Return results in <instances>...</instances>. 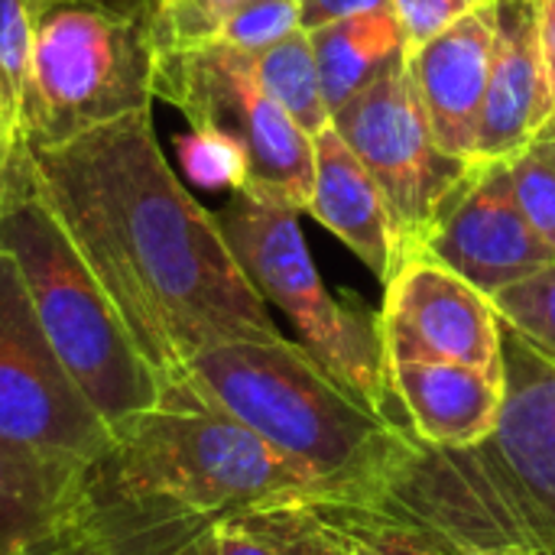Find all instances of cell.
Here are the masks:
<instances>
[{"label": "cell", "mask_w": 555, "mask_h": 555, "mask_svg": "<svg viewBox=\"0 0 555 555\" xmlns=\"http://www.w3.org/2000/svg\"><path fill=\"white\" fill-rule=\"evenodd\" d=\"M94 465L0 436V555H29L75 530Z\"/></svg>", "instance_id": "15"}, {"label": "cell", "mask_w": 555, "mask_h": 555, "mask_svg": "<svg viewBox=\"0 0 555 555\" xmlns=\"http://www.w3.org/2000/svg\"><path fill=\"white\" fill-rule=\"evenodd\" d=\"M241 3L244 0H163L150 16L156 49L172 52L215 39Z\"/></svg>", "instance_id": "27"}, {"label": "cell", "mask_w": 555, "mask_h": 555, "mask_svg": "<svg viewBox=\"0 0 555 555\" xmlns=\"http://www.w3.org/2000/svg\"><path fill=\"white\" fill-rule=\"evenodd\" d=\"M481 555H553V553H481Z\"/></svg>", "instance_id": "36"}, {"label": "cell", "mask_w": 555, "mask_h": 555, "mask_svg": "<svg viewBox=\"0 0 555 555\" xmlns=\"http://www.w3.org/2000/svg\"><path fill=\"white\" fill-rule=\"evenodd\" d=\"M81 524L107 555H221L218 517L120 485L94 465Z\"/></svg>", "instance_id": "18"}, {"label": "cell", "mask_w": 555, "mask_h": 555, "mask_svg": "<svg viewBox=\"0 0 555 555\" xmlns=\"http://www.w3.org/2000/svg\"><path fill=\"white\" fill-rule=\"evenodd\" d=\"M221 555H348L315 501H289L218 520Z\"/></svg>", "instance_id": "20"}, {"label": "cell", "mask_w": 555, "mask_h": 555, "mask_svg": "<svg viewBox=\"0 0 555 555\" xmlns=\"http://www.w3.org/2000/svg\"><path fill=\"white\" fill-rule=\"evenodd\" d=\"M387 3L403 29L406 55L433 42L436 36L452 29L462 16L481 7V0H387Z\"/></svg>", "instance_id": "29"}, {"label": "cell", "mask_w": 555, "mask_h": 555, "mask_svg": "<svg viewBox=\"0 0 555 555\" xmlns=\"http://www.w3.org/2000/svg\"><path fill=\"white\" fill-rule=\"evenodd\" d=\"M550 130H553V133H555V117H553V124H550Z\"/></svg>", "instance_id": "37"}, {"label": "cell", "mask_w": 555, "mask_h": 555, "mask_svg": "<svg viewBox=\"0 0 555 555\" xmlns=\"http://www.w3.org/2000/svg\"><path fill=\"white\" fill-rule=\"evenodd\" d=\"M260 88L309 133H322L332 124V107L322 91V75L306 29H296L283 42L250 55Z\"/></svg>", "instance_id": "21"}, {"label": "cell", "mask_w": 555, "mask_h": 555, "mask_svg": "<svg viewBox=\"0 0 555 555\" xmlns=\"http://www.w3.org/2000/svg\"><path fill=\"white\" fill-rule=\"evenodd\" d=\"M380 338L387 364H468L504 374L501 319L468 280L410 254L384 283Z\"/></svg>", "instance_id": "12"}, {"label": "cell", "mask_w": 555, "mask_h": 555, "mask_svg": "<svg viewBox=\"0 0 555 555\" xmlns=\"http://www.w3.org/2000/svg\"><path fill=\"white\" fill-rule=\"evenodd\" d=\"M332 127L380 185L393 218L400 263L420 247L439 205L472 163L452 159L436 143L406 55L397 59L374 85L341 104L332 114Z\"/></svg>", "instance_id": "9"}, {"label": "cell", "mask_w": 555, "mask_h": 555, "mask_svg": "<svg viewBox=\"0 0 555 555\" xmlns=\"http://www.w3.org/2000/svg\"><path fill=\"white\" fill-rule=\"evenodd\" d=\"M0 436L101 462L114 433L49 345L20 267L0 247Z\"/></svg>", "instance_id": "10"}, {"label": "cell", "mask_w": 555, "mask_h": 555, "mask_svg": "<svg viewBox=\"0 0 555 555\" xmlns=\"http://www.w3.org/2000/svg\"><path fill=\"white\" fill-rule=\"evenodd\" d=\"M315 169L309 211L384 283L397 267V234L387 198L361 156L328 124L312 137Z\"/></svg>", "instance_id": "16"}, {"label": "cell", "mask_w": 555, "mask_h": 555, "mask_svg": "<svg viewBox=\"0 0 555 555\" xmlns=\"http://www.w3.org/2000/svg\"><path fill=\"white\" fill-rule=\"evenodd\" d=\"M387 7V0H299V23L306 33L322 29L328 23L358 16V13H371Z\"/></svg>", "instance_id": "30"}, {"label": "cell", "mask_w": 555, "mask_h": 555, "mask_svg": "<svg viewBox=\"0 0 555 555\" xmlns=\"http://www.w3.org/2000/svg\"><path fill=\"white\" fill-rule=\"evenodd\" d=\"M26 163V159H23ZM23 163H16L13 159V153H10V143H7V130H3V117H0V198H3V189H7V179L23 166Z\"/></svg>", "instance_id": "33"}, {"label": "cell", "mask_w": 555, "mask_h": 555, "mask_svg": "<svg viewBox=\"0 0 555 555\" xmlns=\"http://www.w3.org/2000/svg\"><path fill=\"white\" fill-rule=\"evenodd\" d=\"M494 46V0L406 55L436 143L459 163L478 159V130Z\"/></svg>", "instance_id": "13"}, {"label": "cell", "mask_w": 555, "mask_h": 555, "mask_svg": "<svg viewBox=\"0 0 555 555\" xmlns=\"http://www.w3.org/2000/svg\"><path fill=\"white\" fill-rule=\"evenodd\" d=\"M511 179L524 218L555 254V133L550 127L511 156Z\"/></svg>", "instance_id": "24"}, {"label": "cell", "mask_w": 555, "mask_h": 555, "mask_svg": "<svg viewBox=\"0 0 555 555\" xmlns=\"http://www.w3.org/2000/svg\"><path fill=\"white\" fill-rule=\"evenodd\" d=\"M390 384L410 433L429 449L488 439L504 406V374L468 364H390Z\"/></svg>", "instance_id": "17"}, {"label": "cell", "mask_w": 555, "mask_h": 555, "mask_svg": "<svg viewBox=\"0 0 555 555\" xmlns=\"http://www.w3.org/2000/svg\"><path fill=\"white\" fill-rule=\"evenodd\" d=\"M296 29H302L299 0H244L228 16V23L221 26V33L215 39L244 55H257V52L283 42Z\"/></svg>", "instance_id": "28"}, {"label": "cell", "mask_w": 555, "mask_h": 555, "mask_svg": "<svg viewBox=\"0 0 555 555\" xmlns=\"http://www.w3.org/2000/svg\"><path fill=\"white\" fill-rule=\"evenodd\" d=\"M29 555H107L101 550V543L88 533V527L85 524H78L75 530H68L65 537H59V540H52V543H46L42 550H36V553Z\"/></svg>", "instance_id": "32"}, {"label": "cell", "mask_w": 555, "mask_h": 555, "mask_svg": "<svg viewBox=\"0 0 555 555\" xmlns=\"http://www.w3.org/2000/svg\"><path fill=\"white\" fill-rule=\"evenodd\" d=\"M218 224L267 306H276L299 332V341L367 406L406 426L390 384L380 338V312L354 296H332L306 247L299 211L231 192Z\"/></svg>", "instance_id": "7"}, {"label": "cell", "mask_w": 555, "mask_h": 555, "mask_svg": "<svg viewBox=\"0 0 555 555\" xmlns=\"http://www.w3.org/2000/svg\"><path fill=\"white\" fill-rule=\"evenodd\" d=\"M189 380L312 478L322 501L371 504L416 436L354 397L302 341H224L182 364Z\"/></svg>", "instance_id": "3"}, {"label": "cell", "mask_w": 555, "mask_h": 555, "mask_svg": "<svg viewBox=\"0 0 555 555\" xmlns=\"http://www.w3.org/2000/svg\"><path fill=\"white\" fill-rule=\"evenodd\" d=\"M49 3H55V0H26V7H29V13H33V16H36L39 10H46Z\"/></svg>", "instance_id": "34"}, {"label": "cell", "mask_w": 555, "mask_h": 555, "mask_svg": "<svg viewBox=\"0 0 555 555\" xmlns=\"http://www.w3.org/2000/svg\"><path fill=\"white\" fill-rule=\"evenodd\" d=\"M315 507L328 517L348 555H452L426 530L403 524L371 504L315 501Z\"/></svg>", "instance_id": "23"}, {"label": "cell", "mask_w": 555, "mask_h": 555, "mask_svg": "<svg viewBox=\"0 0 555 555\" xmlns=\"http://www.w3.org/2000/svg\"><path fill=\"white\" fill-rule=\"evenodd\" d=\"M413 254L449 267L488 299L555 263V254L517 205L511 159L472 163L439 205Z\"/></svg>", "instance_id": "11"}, {"label": "cell", "mask_w": 555, "mask_h": 555, "mask_svg": "<svg viewBox=\"0 0 555 555\" xmlns=\"http://www.w3.org/2000/svg\"><path fill=\"white\" fill-rule=\"evenodd\" d=\"M537 23H540V52L555 104V0H537Z\"/></svg>", "instance_id": "31"}, {"label": "cell", "mask_w": 555, "mask_h": 555, "mask_svg": "<svg viewBox=\"0 0 555 555\" xmlns=\"http://www.w3.org/2000/svg\"><path fill=\"white\" fill-rule=\"evenodd\" d=\"M553 117L537 0H494V46L478 130V159H511L537 140Z\"/></svg>", "instance_id": "14"}, {"label": "cell", "mask_w": 555, "mask_h": 555, "mask_svg": "<svg viewBox=\"0 0 555 555\" xmlns=\"http://www.w3.org/2000/svg\"><path fill=\"white\" fill-rule=\"evenodd\" d=\"M0 247L20 267L36 319L68 377L117 436L156 403L163 377L143 358L117 306L36 192L29 163L7 179Z\"/></svg>", "instance_id": "4"}, {"label": "cell", "mask_w": 555, "mask_h": 555, "mask_svg": "<svg viewBox=\"0 0 555 555\" xmlns=\"http://www.w3.org/2000/svg\"><path fill=\"white\" fill-rule=\"evenodd\" d=\"M481 3H491V0H481Z\"/></svg>", "instance_id": "38"}, {"label": "cell", "mask_w": 555, "mask_h": 555, "mask_svg": "<svg viewBox=\"0 0 555 555\" xmlns=\"http://www.w3.org/2000/svg\"><path fill=\"white\" fill-rule=\"evenodd\" d=\"M29 85H33V13L26 0H0V117L16 163L26 159Z\"/></svg>", "instance_id": "22"}, {"label": "cell", "mask_w": 555, "mask_h": 555, "mask_svg": "<svg viewBox=\"0 0 555 555\" xmlns=\"http://www.w3.org/2000/svg\"><path fill=\"white\" fill-rule=\"evenodd\" d=\"M156 62L153 23L137 0H55L39 10L26 150L153 111Z\"/></svg>", "instance_id": "6"}, {"label": "cell", "mask_w": 555, "mask_h": 555, "mask_svg": "<svg viewBox=\"0 0 555 555\" xmlns=\"http://www.w3.org/2000/svg\"><path fill=\"white\" fill-rule=\"evenodd\" d=\"M504 406L465 449L420 446L371 507L436 537L452 555H555V361L501 322Z\"/></svg>", "instance_id": "2"}, {"label": "cell", "mask_w": 555, "mask_h": 555, "mask_svg": "<svg viewBox=\"0 0 555 555\" xmlns=\"http://www.w3.org/2000/svg\"><path fill=\"white\" fill-rule=\"evenodd\" d=\"M114 439V452L101 462L120 485L218 520L289 501H322L309 475L202 393L185 371L172 374L156 403Z\"/></svg>", "instance_id": "5"}, {"label": "cell", "mask_w": 555, "mask_h": 555, "mask_svg": "<svg viewBox=\"0 0 555 555\" xmlns=\"http://www.w3.org/2000/svg\"><path fill=\"white\" fill-rule=\"evenodd\" d=\"M176 153L189 182L208 192H244L247 189V156L244 150L215 130H189L176 137Z\"/></svg>", "instance_id": "26"}, {"label": "cell", "mask_w": 555, "mask_h": 555, "mask_svg": "<svg viewBox=\"0 0 555 555\" xmlns=\"http://www.w3.org/2000/svg\"><path fill=\"white\" fill-rule=\"evenodd\" d=\"M156 98L172 104L192 130H215L247 156V195L309 211L312 137L260 88L250 55L208 39L159 52Z\"/></svg>", "instance_id": "8"}, {"label": "cell", "mask_w": 555, "mask_h": 555, "mask_svg": "<svg viewBox=\"0 0 555 555\" xmlns=\"http://www.w3.org/2000/svg\"><path fill=\"white\" fill-rule=\"evenodd\" d=\"M26 163L163 384L205 348L283 335L218 215L163 156L153 111L29 146Z\"/></svg>", "instance_id": "1"}, {"label": "cell", "mask_w": 555, "mask_h": 555, "mask_svg": "<svg viewBox=\"0 0 555 555\" xmlns=\"http://www.w3.org/2000/svg\"><path fill=\"white\" fill-rule=\"evenodd\" d=\"M504 325L520 332L540 354L555 361V263L491 296Z\"/></svg>", "instance_id": "25"}, {"label": "cell", "mask_w": 555, "mask_h": 555, "mask_svg": "<svg viewBox=\"0 0 555 555\" xmlns=\"http://www.w3.org/2000/svg\"><path fill=\"white\" fill-rule=\"evenodd\" d=\"M309 42L332 114L354 94H361L367 85H374L397 59L406 55V39L390 3L312 29Z\"/></svg>", "instance_id": "19"}, {"label": "cell", "mask_w": 555, "mask_h": 555, "mask_svg": "<svg viewBox=\"0 0 555 555\" xmlns=\"http://www.w3.org/2000/svg\"><path fill=\"white\" fill-rule=\"evenodd\" d=\"M137 3H140V7H143V10H146L150 16H153V10H156V7H159L163 0H137Z\"/></svg>", "instance_id": "35"}]
</instances>
